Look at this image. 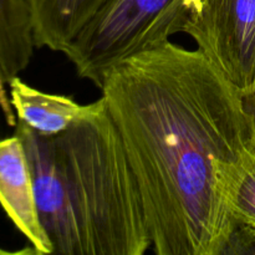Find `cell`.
I'll return each instance as SVG.
<instances>
[{"instance_id": "cell-7", "label": "cell", "mask_w": 255, "mask_h": 255, "mask_svg": "<svg viewBox=\"0 0 255 255\" xmlns=\"http://www.w3.org/2000/svg\"><path fill=\"white\" fill-rule=\"evenodd\" d=\"M109 0H26L35 46L64 52Z\"/></svg>"}, {"instance_id": "cell-3", "label": "cell", "mask_w": 255, "mask_h": 255, "mask_svg": "<svg viewBox=\"0 0 255 255\" xmlns=\"http://www.w3.org/2000/svg\"><path fill=\"white\" fill-rule=\"evenodd\" d=\"M191 12L186 0H109L64 54L79 77L100 89L120 62L184 32Z\"/></svg>"}, {"instance_id": "cell-1", "label": "cell", "mask_w": 255, "mask_h": 255, "mask_svg": "<svg viewBox=\"0 0 255 255\" xmlns=\"http://www.w3.org/2000/svg\"><path fill=\"white\" fill-rule=\"evenodd\" d=\"M100 90L154 253L223 254L234 198L255 158L242 92L202 50L171 41L120 62Z\"/></svg>"}, {"instance_id": "cell-6", "label": "cell", "mask_w": 255, "mask_h": 255, "mask_svg": "<svg viewBox=\"0 0 255 255\" xmlns=\"http://www.w3.org/2000/svg\"><path fill=\"white\" fill-rule=\"evenodd\" d=\"M10 102L17 121L47 137L59 136L82 120L106 111L104 97L89 105H80L71 97L52 95L29 86L19 76L9 81Z\"/></svg>"}, {"instance_id": "cell-9", "label": "cell", "mask_w": 255, "mask_h": 255, "mask_svg": "<svg viewBox=\"0 0 255 255\" xmlns=\"http://www.w3.org/2000/svg\"><path fill=\"white\" fill-rule=\"evenodd\" d=\"M255 254V228L234 223L222 255Z\"/></svg>"}, {"instance_id": "cell-2", "label": "cell", "mask_w": 255, "mask_h": 255, "mask_svg": "<svg viewBox=\"0 0 255 255\" xmlns=\"http://www.w3.org/2000/svg\"><path fill=\"white\" fill-rule=\"evenodd\" d=\"M15 133L54 254L143 255L151 248L138 188L107 109L59 136L20 121Z\"/></svg>"}, {"instance_id": "cell-13", "label": "cell", "mask_w": 255, "mask_h": 255, "mask_svg": "<svg viewBox=\"0 0 255 255\" xmlns=\"http://www.w3.org/2000/svg\"><path fill=\"white\" fill-rule=\"evenodd\" d=\"M0 254H7V252L2 251V249H0Z\"/></svg>"}, {"instance_id": "cell-10", "label": "cell", "mask_w": 255, "mask_h": 255, "mask_svg": "<svg viewBox=\"0 0 255 255\" xmlns=\"http://www.w3.org/2000/svg\"><path fill=\"white\" fill-rule=\"evenodd\" d=\"M0 109H1L2 114H4L6 124L12 127L16 126V115H15L14 109L11 106V102H10V97L7 96L6 91H5L4 82L1 80H0Z\"/></svg>"}, {"instance_id": "cell-8", "label": "cell", "mask_w": 255, "mask_h": 255, "mask_svg": "<svg viewBox=\"0 0 255 255\" xmlns=\"http://www.w3.org/2000/svg\"><path fill=\"white\" fill-rule=\"evenodd\" d=\"M233 221L255 228V158L242 179L234 198Z\"/></svg>"}, {"instance_id": "cell-11", "label": "cell", "mask_w": 255, "mask_h": 255, "mask_svg": "<svg viewBox=\"0 0 255 255\" xmlns=\"http://www.w3.org/2000/svg\"><path fill=\"white\" fill-rule=\"evenodd\" d=\"M242 99H243L244 109H246V111L248 112V115L251 116L255 127V84L251 91L242 95Z\"/></svg>"}, {"instance_id": "cell-5", "label": "cell", "mask_w": 255, "mask_h": 255, "mask_svg": "<svg viewBox=\"0 0 255 255\" xmlns=\"http://www.w3.org/2000/svg\"><path fill=\"white\" fill-rule=\"evenodd\" d=\"M0 204L35 253L54 254L40 222L26 151L16 133L0 138Z\"/></svg>"}, {"instance_id": "cell-12", "label": "cell", "mask_w": 255, "mask_h": 255, "mask_svg": "<svg viewBox=\"0 0 255 255\" xmlns=\"http://www.w3.org/2000/svg\"><path fill=\"white\" fill-rule=\"evenodd\" d=\"M186 2H187V6L191 9L192 12H197L201 10V6H202L201 0H186Z\"/></svg>"}, {"instance_id": "cell-4", "label": "cell", "mask_w": 255, "mask_h": 255, "mask_svg": "<svg viewBox=\"0 0 255 255\" xmlns=\"http://www.w3.org/2000/svg\"><path fill=\"white\" fill-rule=\"evenodd\" d=\"M184 32L247 94L255 84V0H201Z\"/></svg>"}]
</instances>
